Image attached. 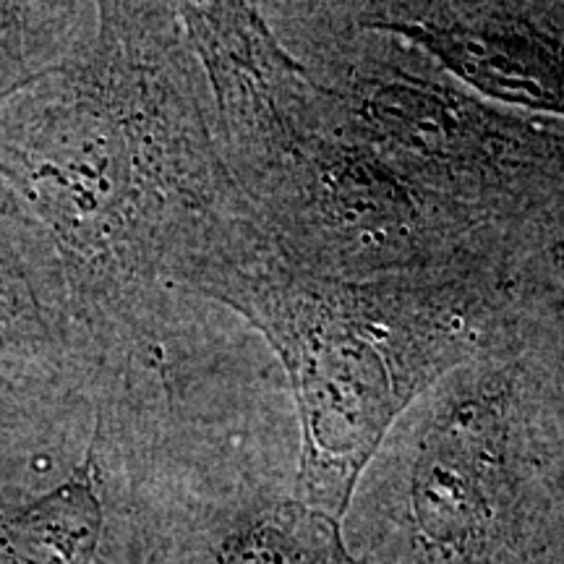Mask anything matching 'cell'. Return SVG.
<instances>
[{"label": "cell", "mask_w": 564, "mask_h": 564, "mask_svg": "<svg viewBox=\"0 0 564 564\" xmlns=\"http://www.w3.org/2000/svg\"><path fill=\"white\" fill-rule=\"evenodd\" d=\"M0 178L58 246L84 329L147 308L220 194L175 6H97L79 51L0 102Z\"/></svg>", "instance_id": "cell-1"}, {"label": "cell", "mask_w": 564, "mask_h": 564, "mask_svg": "<svg viewBox=\"0 0 564 564\" xmlns=\"http://www.w3.org/2000/svg\"><path fill=\"white\" fill-rule=\"evenodd\" d=\"M249 316L280 352L301 415L299 502L340 525L364 468L394 415L447 358L449 345L415 335L403 308L348 288L314 285L246 264L212 241L173 274Z\"/></svg>", "instance_id": "cell-2"}, {"label": "cell", "mask_w": 564, "mask_h": 564, "mask_svg": "<svg viewBox=\"0 0 564 564\" xmlns=\"http://www.w3.org/2000/svg\"><path fill=\"white\" fill-rule=\"evenodd\" d=\"M97 356L51 232L0 178V423H51L95 392Z\"/></svg>", "instance_id": "cell-3"}, {"label": "cell", "mask_w": 564, "mask_h": 564, "mask_svg": "<svg viewBox=\"0 0 564 564\" xmlns=\"http://www.w3.org/2000/svg\"><path fill=\"white\" fill-rule=\"evenodd\" d=\"M105 384L97 379L87 444L58 481L0 497V564H102L108 505L100 455L116 423V400Z\"/></svg>", "instance_id": "cell-4"}, {"label": "cell", "mask_w": 564, "mask_h": 564, "mask_svg": "<svg viewBox=\"0 0 564 564\" xmlns=\"http://www.w3.org/2000/svg\"><path fill=\"white\" fill-rule=\"evenodd\" d=\"M379 30L411 40L484 95L523 108L564 110V68L531 34L436 19L382 21Z\"/></svg>", "instance_id": "cell-5"}, {"label": "cell", "mask_w": 564, "mask_h": 564, "mask_svg": "<svg viewBox=\"0 0 564 564\" xmlns=\"http://www.w3.org/2000/svg\"><path fill=\"white\" fill-rule=\"evenodd\" d=\"M489 426L465 405L436 432L415 474V518L429 539L460 546L486 514Z\"/></svg>", "instance_id": "cell-6"}, {"label": "cell", "mask_w": 564, "mask_h": 564, "mask_svg": "<svg viewBox=\"0 0 564 564\" xmlns=\"http://www.w3.org/2000/svg\"><path fill=\"white\" fill-rule=\"evenodd\" d=\"M361 110L379 133L423 158H463L476 147L478 123L468 108L429 84L373 82L364 91Z\"/></svg>", "instance_id": "cell-7"}, {"label": "cell", "mask_w": 564, "mask_h": 564, "mask_svg": "<svg viewBox=\"0 0 564 564\" xmlns=\"http://www.w3.org/2000/svg\"><path fill=\"white\" fill-rule=\"evenodd\" d=\"M97 26L89 3L0 0V102L70 58Z\"/></svg>", "instance_id": "cell-8"}, {"label": "cell", "mask_w": 564, "mask_h": 564, "mask_svg": "<svg viewBox=\"0 0 564 564\" xmlns=\"http://www.w3.org/2000/svg\"><path fill=\"white\" fill-rule=\"evenodd\" d=\"M343 556L340 525L295 502L232 528L207 564H337Z\"/></svg>", "instance_id": "cell-9"}, {"label": "cell", "mask_w": 564, "mask_h": 564, "mask_svg": "<svg viewBox=\"0 0 564 564\" xmlns=\"http://www.w3.org/2000/svg\"><path fill=\"white\" fill-rule=\"evenodd\" d=\"M319 199L345 228L394 230L413 217V196L390 167L364 152L340 150L319 171Z\"/></svg>", "instance_id": "cell-10"}, {"label": "cell", "mask_w": 564, "mask_h": 564, "mask_svg": "<svg viewBox=\"0 0 564 564\" xmlns=\"http://www.w3.org/2000/svg\"><path fill=\"white\" fill-rule=\"evenodd\" d=\"M340 564H356V562H352V560H350V556H348V554H345V556H343V560H340Z\"/></svg>", "instance_id": "cell-11"}]
</instances>
